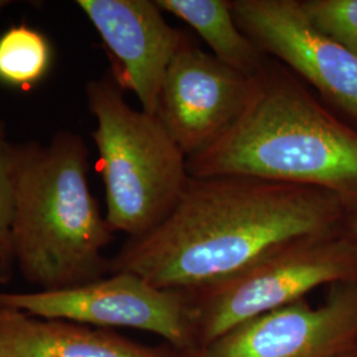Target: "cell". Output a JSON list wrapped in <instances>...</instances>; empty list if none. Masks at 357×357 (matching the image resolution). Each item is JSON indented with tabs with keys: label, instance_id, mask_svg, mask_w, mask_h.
I'll return each mask as SVG.
<instances>
[{
	"label": "cell",
	"instance_id": "1",
	"mask_svg": "<svg viewBox=\"0 0 357 357\" xmlns=\"http://www.w3.org/2000/svg\"><path fill=\"white\" fill-rule=\"evenodd\" d=\"M352 212L314 187L225 175L192 178L172 212L128 238L110 274L130 273L162 290L222 281L299 236L343 228Z\"/></svg>",
	"mask_w": 357,
	"mask_h": 357
},
{
	"label": "cell",
	"instance_id": "2",
	"mask_svg": "<svg viewBox=\"0 0 357 357\" xmlns=\"http://www.w3.org/2000/svg\"><path fill=\"white\" fill-rule=\"evenodd\" d=\"M192 178L241 175L331 192L357 212V128L268 57L241 114L187 160Z\"/></svg>",
	"mask_w": 357,
	"mask_h": 357
},
{
	"label": "cell",
	"instance_id": "3",
	"mask_svg": "<svg viewBox=\"0 0 357 357\" xmlns=\"http://www.w3.org/2000/svg\"><path fill=\"white\" fill-rule=\"evenodd\" d=\"M114 231L89 187V150L72 131L45 144H16L13 262L38 291H59L110 274L103 255Z\"/></svg>",
	"mask_w": 357,
	"mask_h": 357
},
{
	"label": "cell",
	"instance_id": "4",
	"mask_svg": "<svg viewBox=\"0 0 357 357\" xmlns=\"http://www.w3.org/2000/svg\"><path fill=\"white\" fill-rule=\"evenodd\" d=\"M97 128L98 171L113 231L135 238L153 230L178 204L191 175L187 156L156 115L134 109L110 73L85 88Z\"/></svg>",
	"mask_w": 357,
	"mask_h": 357
},
{
	"label": "cell",
	"instance_id": "5",
	"mask_svg": "<svg viewBox=\"0 0 357 357\" xmlns=\"http://www.w3.org/2000/svg\"><path fill=\"white\" fill-rule=\"evenodd\" d=\"M357 281V240L340 229L299 236L222 281L188 291L203 349L243 321L287 306L323 284Z\"/></svg>",
	"mask_w": 357,
	"mask_h": 357
},
{
	"label": "cell",
	"instance_id": "6",
	"mask_svg": "<svg viewBox=\"0 0 357 357\" xmlns=\"http://www.w3.org/2000/svg\"><path fill=\"white\" fill-rule=\"evenodd\" d=\"M0 306L44 319L151 332L176 352L197 349L187 293L158 289L130 273L59 291H0Z\"/></svg>",
	"mask_w": 357,
	"mask_h": 357
},
{
	"label": "cell",
	"instance_id": "7",
	"mask_svg": "<svg viewBox=\"0 0 357 357\" xmlns=\"http://www.w3.org/2000/svg\"><path fill=\"white\" fill-rule=\"evenodd\" d=\"M231 10L261 51L305 78L357 128V56L320 33L299 0H234Z\"/></svg>",
	"mask_w": 357,
	"mask_h": 357
},
{
	"label": "cell",
	"instance_id": "8",
	"mask_svg": "<svg viewBox=\"0 0 357 357\" xmlns=\"http://www.w3.org/2000/svg\"><path fill=\"white\" fill-rule=\"evenodd\" d=\"M357 348V281L335 283L323 305L306 298L268 311L203 348L205 357H343Z\"/></svg>",
	"mask_w": 357,
	"mask_h": 357
},
{
	"label": "cell",
	"instance_id": "9",
	"mask_svg": "<svg viewBox=\"0 0 357 357\" xmlns=\"http://www.w3.org/2000/svg\"><path fill=\"white\" fill-rule=\"evenodd\" d=\"M250 86L252 77L221 63L185 36L167 69L156 116L190 159L234 123Z\"/></svg>",
	"mask_w": 357,
	"mask_h": 357
},
{
	"label": "cell",
	"instance_id": "10",
	"mask_svg": "<svg viewBox=\"0 0 357 357\" xmlns=\"http://www.w3.org/2000/svg\"><path fill=\"white\" fill-rule=\"evenodd\" d=\"M101 36L112 63L110 75L123 91L156 115L167 69L185 35L167 23L151 0H78Z\"/></svg>",
	"mask_w": 357,
	"mask_h": 357
},
{
	"label": "cell",
	"instance_id": "11",
	"mask_svg": "<svg viewBox=\"0 0 357 357\" xmlns=\"http://www.w3.org/2000/svg\"><path fill=\"white\" fill-rule=\"evenodd\" d=\"M0 357H175L107 328L0 311Z\"/></svg>",
	"mask_w": 357,
	"mask_h": 357
},
{
	"label": "cell",
	"instance_id": "12",
	"mask_svg": "<svg viewBox=\"0 0 357 357\" xmlns=\"http://www.w3.org/2000/svg\"><path fill=\"white\" fill-rule=\"evenodd\" d=\"M204 40L221 63L245 76L253 77L264 68L268 56L237 26L228 0H155Z\"/></svg>",
	"mask_w": 357,
	"mask_h": 357
},
{
	"label": "cell",
	"instance_id": "13",
	"mask_svg": "<svg viewBox=\"0 0 357 357\" xmlns=\"http://www.w3.org/2000/svg\"><path fill=\"white\" fill-rule=\"evenodd\" d=\"M53 50L48 38L26 24L0 35V84L29 90L48 75Z\"/></svg>",
	"mask_w": 357,
	"mask_h": 357
},
{
	"label": "cell",
	"instance_id": "14",
	"mask_svg": "<svg viewBox=\"0 0 357 357\" xmlns=\"http://www.w3.org/2000/svg\"><path fill=\"white\" fill-rule=\"evenodd\" d=\"M320 33L357 56V0H299Z\"/></svg>",
	"mask_w": 357,
	"mask_h": 357
},
{
	"label": "cell",
	"instance_id": "15",
	"mask_svg": "<svg viewBox=\"0 0 357 357\" xmlns=\"http://www.w3.org/2000/svg\"><path fill=\"white\" fill-rule=\"evenodd\" d=\"M15 159L16 144L10 142L6 125L0 121V270L6 283L11 280L15 266L11 243Z\"/></svg>",
	"mask_w": 357,
	"mask_h": 357
},
{
	"label": "cell",
	"instance_id": "16",
	"mask_svg": "<svg viewBox=\"0 0 357 357\" xmlns=\"http://www.w3.org/2000/svg\"><path fill=\"white\" fill-rule=\"evenodd\" d=\"M345 229L355 240H357V212L348 217L345 222Z\"/></svg>",
	"mask_w": 357,
	"mask_h": 357
},
{
	"label": "cell",
	"instance_id": "17",
	"mask_svg": "<svg viewBox=\"0 0 357 357\" xmlns=\"http://www.w3.org/2000/svg\"><path fill=\"white\" fill-rule=\"evenodd\" d=\"M175 357H205L203 354V349L197 348V349H191V351H185V352H176Z\"/></svg>",
	"mask_w": 357,
	"mask_h": 357
},
{
	"label": "cell",
	"instance_id": "18",
	"mask_svg": "<svg viewBox=\"0 0 357 357\" xmlns=\"http://www.w3.org/2000/svg\"><path fill=\"white\" fill-rule=\"evenodd\" d=\"M8 4H11V1H7V0H0V11H1L3 8H6Z\"/></svg>",
	"mask_w": 357,
	"mask_h": 357
},
{
	"label": "cell",
	"instance_id": "19",
	"mask_svg": "<svg viewBox=\"0 0 357 357\" xmlns=\"http://www.w3.org/2000/svg\"><path fill=\"white\" fill-rule=\"evenodd\" d=\"M343 357H357V348L356 349H354V351H351L349 354H347Z\"/></svg>",
	"mask_w": 357,
	"mask_h": 357
},
{
	"label": "cell",
	"instance_id": "20",
	"mask_svg": "<svg viewBox=\"0 0 357 357\" xmlns=\"http://www.w3.org/2000/svg\"><path fill=\"white\" fill-rule=\"evenodd\" d=\"M0 283H6L4 278H3V274H1V270H0Z\"/></svg>",
	"mask_w": 357,
	"mask_h": 357
},
{
	"label": "cell",
	"instance_id": "21",
	"mask_svg": "<svg viewBox=\"0 0 357 357\" xmlns=\"http://www.w3.org/2000/svg\"><path fill=\"white\" fill-rule=\"evenodd\" d=\"M1 308H3V307L0 306V311H1Z\"/></svg>",
	"mask_w": 357,
	"mask_h": 357
}]
</instances>
